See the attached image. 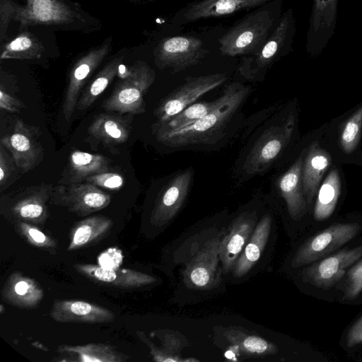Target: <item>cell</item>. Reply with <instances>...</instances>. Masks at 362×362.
I'll return each instance as SVG.
<instances>
[{
	"instance_id": "e575fe53",
	"label": "cell",
	"mask_w": 362,
	"mask_h": 362,
	"mask_svg": "<svg viewBox=\"0 0 362 362\" xmlns=\"http://www.w3.org/2000/svg\"><path fill=\"white\" fill-rule=\"evenodd\" d=\"M219 97L213 101L194 103L168 121L157 123L155 132L185 128L211 112L218 104Z\"/></svg>"
},
{
	"instance_id": "d6986e66",
	"label": "cell",
	"mask_w": 362,
	"mask_h": 362,
	"mask_svg": "<svg viewBox=\"0 0 362 362\" xmlns=\"http://www.w3.org/2000/svg\"><path fill=\"white\" fill-rule=\"evenodd\" d=\"M257 223V215L255 211L243 212L231 223L228 232L221 238L219 246V259L224 273L232 271Z\"/></svg>"
},
{
	"instance_id": "277c9868",
	"label": "cell",
	"mask_w": 362,
	"mask_h": 362,
	"mask_svg": "<svg viewBox=\"0 0 362 362\" xmlns=\"http://www.w3.org/2000/svg\"><path fill=\"white\" fill-rule=\"evenodd\" d=\"M296 22L291 8L281 16L274 30L257 52L243 58L240 73L250 80L262 78L269 67L291 49Z\"/></svg>"
},
{
	"instance_id": "5b68a950",
	"label": "cell",
	"mask_w": 362,
	"mask_h": 362,
	"mask_svg": "<svg viewBox=\"0 0 362 362\" xmlns=\"http://www.w3.org/2000/svg\"><path fill=\"white\" fill-rule=\"evenodd\" d=\"M293 115L281 123L265 129L250 148L244 164L245 172L250 175L265 171L290 144L294 134Z\"/></svg>"
},
{
	"instance_id": "6da1fadb",
	"label": "cell",
	"mask_w": 362,
	"mask_h": 362,
	"mask_svg": "<svg viewBox=\"0 0 362 362\" xmlns=\"http://www.w3.org/2000/svg\"><path fill=\"white\" fill-rule=\"evenodd\" d=\"M249 87L239 83L227 86L217 106L208 115L182 129L156 132L157 139L171 147L210 144L223 136V131L249 94Z\"/></svg>"
},
{
	"instance_id": "3957f363",
	"label": "cell",
	"mask_w": 362,
	"mask_h": 362,
	"mask_svg": "<svg viewBox=\"0 0 362 362\" xmlns=\"http://www.w3.org/2000/svg\"><path fill=\"white\" fill-rule=\"evenodd\" d=\"M156 78L155 71L138 61L127 69L112 94L102 104L107 112L138 115L145 112L144 95Z\"/></svg>"
},
{
	"instance_id": "9a60e30c",
	"label": "cell",
	"mask_w": 362,
	"mask_h": 362,
	"mask_svg": "<svg viewBox=\"0 0 362 362\" xmlns=\"http://www.w3.org/2000/svg\"><path fill=\"white\" fill-rule=\"evenodd\" d=\"M110 42L108 41L99 47L90 49L74 64L69 76L62 113L69 122L76 108L81 89L95 69L100 64L110 51Z\"/></svg>"
},
{
	"instance_id": "8fae6325",
	"label": "cell",
	"mask_w": 362,
	"mask_h": 362,
	"mask_svg": "<svg viewBox=\"0 0 362 362\" xmlns=\"http://www.w3.org/2000/svg\"><path fill=\"white\" fill-rule=\"evenodd\" d=\"M51 200L68 207L78 216H86L107 206L111 197L100 187L84 181L59 184L54 187Z\"/></svg>"
},
{
	"instance_id": "60d3db41",
	"label": "cell",
	"mask_w": 362,
	"mask_h": 362,
	"mask_svg": "<svg viewBox=\"0 0 362 362\" xmlns=\"http://www.w3.org/2000/svg\"><path fill=\"white\" fill-rule=\"evenodd\" d=\"M17 5L11 0H0V40L2 42L6 37L10 20L16 12Z\"/></svg>"
},
{
	"instance_id": "ac0fdd59",
	"label": "cell",
	"mask_w": 362,
	"mask_h": 362,
	"mask_svg": "<svg viewBox=\"0 0 362 362\" xmlns=\"http://www.w3.org/2000/svg\"><path fill=\"white\" fill-rule=\"evenodd\" d=\"M53 190L52 184L25 187L7 196L6 204L18 219L39 222L47 216V203L52 199Z\"/></svg>"
},
{
	"instance_id": "603a6c76",
	"label": "cell",
	"mask_w": 362,
	"mask_h": 362,
	"mask_svg": "<svg viewBox=\"0 0 362 362\" xmlns=\"http://www.w3.org/2000/svg\"><path fill=\"white\" fill-rule=\"evenodd\" d=\"M74 267L92 281L120 288H140L156 281L153 276L129 269H107L92 264H75Z\"/></svg>"
},
{
	"instance_id": "f35d334b",
	"label": "cell",
	"mask_w": 362,
	"mask_h": 362,
	"mask_svg": "<svg viewBox=\"0 0 362 362\" xmlns=\"http://www.w3.org/2000/svg\"><path fill=\"white\" fill-rule=\"evenodd\" d=\"M85 182L93 184L100 188L118 190L123 187L124 180L120 173L107 171L90 175Z\"/></svg>"
},
{
	"instance_id": "b9f144b4",
	"label": "cell",
	"mask_w": 362,
	"mask_h": 362,
	"mask_svg": "<svg viewBox=\"0 0 362 362\" xmlns=\"http://www.w3.org/2000/svg\"><path fill=\"white\" fill-rule=\"evenodd\" d=\"M121 251L116 248H109L98 257L99 265L107 269L119 268L122 262Z\"/></svg>"
},
{
	"instance_id": "30bf717a",
	"label": "cell",
	"mask_w": 362,
	"mask_h": 362,
	"mask_svg": "<svg viewBox=\"0 0 362 362\" xmlns=\"http://www.w3.org/2000/svg\"><path fill=\"white\" fill-rule=\"evenodd\" d=\"M317 136L305 148L302 167V185L309 209L314 204L318 188L334 160L323 133Z\"/></svg>"
},
{
	"instance_id": "8992f818",
	"label": "cell",
	"mask_w": 362,
	"mask_h": 362,
	"mask_svg": "<svg viewBox=\"0 0 362 362\" xmlns=\"http://www.w3.org/2000/svg\"><path fill=\"white\" fill-rule=\"evenodd\" d=\"M356 222L336 223L307 239L297 250L292 259L293 267L305 266L325 257L345 245L359 233Z\"/></svg>"
},
{
	"instance_id": "e0dca14e",
	"label": "cell",
	"mask_w": 362,
	"mask_h": 362,
	"mask_svg": "<svg viewBox=\"0 0 362 362\" xmlns=\"http://www.w3.org/2000/svg\"><path fill=\"white\" fill-rule=\"evenodd\" d=\"M192 175L189 168L177 173L164 187L151 212L150 221L153 225L163 226L177 214L188 194Z\"/></svg>"
},
{
	"instance_id": "484cf974",
	"label": "cell",
	"mask_w": 362,
	"mask_h": 362,
	"mask_svg": "<svg viewBox=\"0 0 362 362\" xmlns=\"http://www.w3.org/2000/svg\"><path fill=\"white\" fill-rule=\"evenodd\" d=\"M132 121V115L119 116L102 113L94 118L88 133L91 139L105 145L122 144L129 136Z\"/></svg>"
},
{
	"instance_id": "d6a6232c",
	"label": "cell",
	"mask_w": 362,
	"mask_h": 362,
	"mask_svg": "<svg viewBox=\"0 0 362 362\" xmlns=\"http://www.w3.org/2000/svg\"><path fill=\"white\" fill-rule=\"evenodd\" d=\"M45 50L42 42L33 33L24 31L1 45L0 59H37Z\"/></svg>"
},
{
	"instance_id": "d4e9b609",
	"label": "cell",
	"mask_w": 362,
	"mask_h": 362,
	"mask_svg": "<svg viewBox=\"0 0 362 362\" xmlns=\"http://www.w3.org/2000/svg\"><path fill=\"white\" fill-rule=\"evenodd\" d=\"M272 222L269 214L264 215L257 222L231 271L234 278L240 279L246 276L259 260L271 233Z\"/></svg>"
},
{
	"instance_id": "83f0119b",
	"label": "cell",
	"mask_w": 362,
	"mask_h": 362,
	"mask_svg": "<svg viewBox=\"0 0 362 362\" xmlns=\"http://www.w3.org/2000/svg\"><path fill=\"white\" fill-rule=\"evenodd\" d=\"M341 190V170L339 163L335 161L325 175L316 194L313 207V216L316 221H325L332 215Z\"/></svg>"
},
{
	"instance_id": "52a82bcc",
	"label": "cell",
	"mask_w": 362,
	"mask_h": 362,
	"mask_svg": "<svg viewBox=\"0 0 362 362\" xmlns=\"http://www.w3.org/2000/svg\"><path fill=\"white\" fill-rule=\"evenodd\" d=\"M226 79L224 74L187 78L184 83L164 98L155 110L157 123L168 121L194 103L202 95L221 86Z\"/></svg>"
},
{
	"instance_id": "cb8c5ba5",
	"label": "cell",
	"mask_w": 362,
	"mask_h": 362,
	"mask_svg": "<svg viewBox=\"0 0 362 362\" xmlns=\"http://www.w3.org/2000/svg\"><path fill=\"white\" fill-rule=\"evenodd\" d=\"M305 152V148L300 151L292 165L277 180V187L285 201L288 213L295 220L302 218L309 209L302 185Z\"/></svg>"
},
{
	"instance_id": "ffe728a7",
	"label": "cell",
	"mask_w": 362,
	"mask_h": 362,
	"mask_svg": "<svg viewBox=\"0 0 362 362\" xmlns=\"http://www.w3.org/2000/svg\"><path fill=\"white\" fill-rule=\"evenodd\" d=\"M279 0H196L180 10L175 16L177 25L201 19L221 17L244 9Z\"/></svg>"
},
{
	"instance_id": "ab89813d",
	"label": "cell",
	"mask_w": 362,
	"mask_h": 362,
	"mask_svg": "<svg viewBox=\"0 0 362 362\" xmlns=\"http://www.w3.org/2000/svg\"><path fill=\"white\" fill-rule=\"evenodd\" d=\"M17 165L14 163L11 156L8 151L0 145V186L3 191L4 188L11 184L12 180L15 178Z\"/></svg>"
},
{
	"instance_id": "f1b7e54d",
	"label": "cell",
	"mask_w": 362,
	"mask_h": 362,
	"mask_svg": "<svg viewBox=\"0 0 362 362\" xmlns=\"http://www.w3.org/2000/svg\"><path fill=\"white\" fill-rule=\"evenodd\" d=\"M1 296L6 302L13 306L34 308L42 299L44 293L34 279L16 272L5 282Z\"/></svg>"
},
{
	"instance_id": "4316f807",
	"label": "cell",
	"mask_w": 362,
	"mask_h": 362,
	"mask_svg": "<svg viewBox=\"0 0 362 362\" xmlns=\"http://www.w3.org/2000/svg\"><path fill=\"white\" fill-rule=\"evenodd\" d=\"M111 163V160L103 155L74 151L59 182L70 185L84 182L90 175L110 171Z\"/></svg>"
},
{
	"instance_id": "d590c367",
	"label": "cell",
	"mask_w": 362,
	"mask_h": 362,
	"mask_svg": "<svg viewBox=\"0 0 362 362\" xmlns=\"http://www.w3.org/2000/svg\"><path fill=\"white\" fill-rule=\"evenodd\" d=\"M138 337L145 344H146L150 350L152 357L156 361H183L180 358V352L184 346L182 341L178 335L173 333L159 334L161 336L163 346L159 348L155 346L144 335V332H137Z\"/></svg>"
},
{
	"instance_id": "4dcf8cb0",
	"label": "cell",
	"mask_w": 362,
	"mask_h": 362,
	"mask_svg": "<svg viewBox=\"0 0 362 362\" xmlns=\"http://www.w3.org/2000/svg\"><path fill=\"white\" fill-rule=\"evenodd\" d=\"M112 226V221L105 216H93L81 220L73 228L67 250H78L100 240Z\"/></svg>"
},
{
	"instance_id": "7c38bea8",
	"label": "cell",
	"mask_w": 362,
	"mask_h": 362,
	"mask_svg": "<svg viewBox=\"0 0 362 362\" xmlns=\"http://www.w3.org/2000/svg\"><path fill=\"white\" fill-rule=\"evenodd\" d=\"M361 257L362 245L341 250L305 267L303 270V279L316 287L328 288L339 281Z\"/></svg>"
},
{
	"instance_id": "836d02e7",
	"label": "cell",
	"mask_w": 362,
	"mask_h": 362,
	"mask_svg": "<svg viewBox=\"0 0 362 362\" xmlns=\"http://www.w3.org/2000/svg\"><path fill=\"white\" fill-rule=\"evenodd\" d=\"M123 58L121 56L112 59L98 73L82 92L76 109L86 110L97 100L117 74Z\"/></svg>"
},
{
	"instance_id": "1f68e13d",
	"label": "cell",
	"mask_w": 362,
	"mask_h": 362,
	"mask_svg": "<svg viewBox=\"0 0 362 362\" xmlns=\"http://www.w3.org/2000/svg\"><path fill=\"white\" fill-rule=\"evenodd\" d=\"M226 339L247 356H265L277 352L275 344L266 339L238 328L230 327L224 332Z\"/></svg>"
},
{
	"instance_id": "9c48e42d",
	"label": "cell",
	"mask_w": 362,
	"mask_h": 362,
	"mask_svg": "<svg viewBox=\"0 0 362 362\" xmlns=\"http://www.w3.org/2000/svg\"><path fill=\"white\" fill-rule=\"evenodd\" d=\"M40 134L38 127L28 125L22 119H17L13 132L1 139V144L11 154L22 173L28 172L37 167L44 158Z\"/></svg>"
},
{
	"instance_id": "f546056e",
	"label": "cell",
	"mask_w": 362,
	"mask_h": 362,
	"mask_svg": "<svg viewBox=\"0 0 362 362\" xmlns=\"http://www.w3.org/2000/svg\"><path fill=\"white\" fill-rule=\"evenodd\" d=\"M57 351L68 355L71 358L69 361L81 362H124L129 358L113 346L98 343L76 346L62 344Z\"/></svg>"
},
{
	"instance_id": "ee69618b",
	"label": "cell",
	"mask_w": 362,
	"mask_h": 362,
	"mask_svg": "<svg viewBox=\"0 0 362 362\" xmlns=\"http://www.w3.org/2000/svg\"><path fill=\"white\" fill-rule=\"evenodd\" d=\"M346 344L349 347L362 344V316L349 329L346 337Z\"/></svg>"
},
{
	"instance_id": "ba28073f",
	"label": "cell",
	"mask_w": 362,
	"mask_h": 362,
	"mask_svg": "<svg viewBox=\"0 0 362 362\" xmlns=\"http://www.w3.org/2000/svg\"><path fill=\"white\" fill-rule=\"evenodd\" d=\"M208 51L199 37L178 35L162 40L155 49V60L160 69L168 68L173 73L194 66Z\"/></svg>"
},
{
	"instance_id": "f6af8a7d",
	"label": "cell",
	"mask_w": 362,
	"mask_h": 362,
	"mask_svg": "<svg viewBox=\"0 0 362 362\" xmlns=\"http://www.w3.org/2000/svg\"><path fill=\"white\" fill-rule=\"evenodd\" d=\"M355 158L356 163L362 166V151L358 152Z\"/></svg>"
},
{
	"instance_id": "4fadbf2b",
	"label": "cell",
	"mask_w": 362,
	"mask_h": 362,
	"mask_svg": "<svg viewBox=\"0 0 362 362\" xmlns=\"http://www.w3.org/2000/svg\"><path fill=\"white\" fill-rule=\"evenodd\" d=\"M220 235L208 240L185 266L184 280L190 288H211L221 277L218 263Z\"/></svg>"
},
{
	"instance_id": "7402d4cb",
	"label": "cell",
	"mask_w": 362,
	"mask_h": 362,
	"mask_svg": "<svg viewBox=\"0 0 362 362\" xmlns=\"http://www.w3.org/2000/svg\"><path fill=\"white\" fill-rule=\"evenodd\" d=\"M50 316L54 321L63 323H108L115 319V313L109 309L76 300H55Z\"/></svg>"
},
{
	"instance_id": "44dd1931",
	"label": "cell",
	"mask_w": 362,
	"mask_h": 362,
	"mask_svg": "<svg viewBox=\"0 0 362 362\" xmlns=\"http://www.w3.org/2000/svg\"><path fill=\"white\" fill-rule=\"evenodd\" d=\"M334 139H326L334 160L341 163L343 158L356 156L362 137V103L339 121Z\"/></svg>"
},
{
	"instance_id": "5bb4252c",
	"label": "cell",
	"mask_w": 362,
	"mask_h": 362,
	"mask_svg": "<svg viewBox=\"0 0 362 362\" xmlns=\"http://www.w3.org/2000/svg\"><path fill=\"white\" fill-rule=\"evenodd\" d=\"M339 0H312L306 37V51L317 57L327 47L335 33Z\"/></svg>"
},
{
	"instance_id": "74e56055",
	"label": "cell",
	"mask_w": 362,
	"mask_h": 362,
	"mask_svg": "<svg viewBox=\"0 0 362 362\" xmlns=\"http://www.w3.org/2000/svg\"><path fill=\"white\" fill-rule=\"evenodd\" d=\"M345 282V298H356L362 291V257L347 270Z\"/></svg>"
},
{
	"instance_id": "7a4b0ae2",
	"label": "cell",
	"mask_w": 362,
	"mask_h": 362,
	"mask_svg": "<svg viewBox=\"0 0 362 362\" xmlns=\"http://www.w3.org/2000/svg\"><path fill=\"white\" fill-rule=\"evenodd\" d=\"M279 11L261 8L237 22L218 40L219 50L228 57L255 54L274 30Z\"/></svg>"
},
{
	"instance_id": "2e32d148",
	"label": "cell",
	"mask_w": 362,
	"mask_h": 362,
	"mask_svg": "<svg viewBox=\"0 0 362 362\" xmlns=\"http://www.w3.org/2000/svg\"><path fill=\"white\" fill-rule=\"evenodd\" d=\"M13 18L22 28L36 25L68 24L81 16L60 0H26L24 6L17 5Z\"/></svg>"
},
{
	"instance_id": "7bdbcfd3",
	"label": "cell",
	"mask_w": 362,
	"mask_h": 362,
	"mask_svg": "<svg viewBox=\"0 0 362 362\" xmlns=\"http://www.w3.org/2000/svg\"><path fill=\"white\" fill-rule=\"evenodd\" d=\"M0 107L1 109L11 112H19L21 109L25 107V105L19 99L8 93L1 85Z\"/></svg>"
},
{
	"instance_id": "8d00e7d4",
	"label": "cell",
	"mask_w": 362,
	"mask_h": 362,
	"mask_svg": "<svg viewBox=\"0 0 362 362\" xmlns=\"http://www.w3.org/2000/svg\"><path fill=\"white\" fill-rule=\"evenodd\" d=\"M18 227L21 235L30 244L37 247L47 249L56 247V243L37 228L25 221H20Z\"/></svg>"
}]
</instances>
